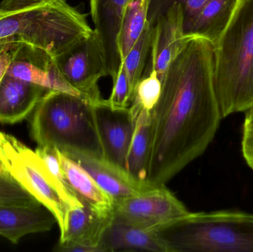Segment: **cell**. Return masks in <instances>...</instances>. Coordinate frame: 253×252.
I'll use <instances>...</instances> for the list:
<instances>
[{
  "instance_id": "6da1fadb",
  "label": "cell",
  "mask_w": 253,
  "mask_h": 252,
  "mask_svg": "<svg viewBox=\"0 0 253 252\" xmlns=\"http://www.w3.org/2000/svg\"><path fill=\"white\" fill-rule=\"evenodd\" d=\"M222 119L214 85L213 45L193 37L170 64L150 111L147 179L165 186L205 153Z\"/></svg>"
},
{
  "instance_id": "7a4b0ae2",
  "label": "cell",
  "mask_w": 253,
  "mask_h": 252,
  "mask_svg": "<svg viewBox=\"0 0 253 252\" xmlns=\"http://www.w3.org/2000/svg\"><path fill=\"white\" fill-rule=\"evenodd\" d=\"M87 16L68 0H2L0 40L31 44L56 58L93 34Z\"/></svg>"
},
{
  "instance_id": "3957f363",
  "label": "cell",
  "mask_w": 253,
  "mask_h": 252,
  "mask_svg": "<svg viewBox=\"0 0 253 252\" xmlns=\"http://www.w3.org/2000/svg\"><path fill=\"white\" fill-rule=\"evenodd\" d=\"M214 85L222 118L253 106V0H238L213 45Z\"/></svg>"
},
{
  "instance_id": "277c9868",
  "label": "cell",
  "mask_w": 253,
  "mask_h": 252,
  "mask_svg": "<svg viewBox=\"0 0 253 252\" xmlns=\"http://www.w3.org/2000/svg\"><path fill=\"white\" fill-rule=\"evenodd\" d=\"M31 133L40 146L105 158L95 106L78 96L56 90L44 93L33 112Z\"/></svg>"
},
{
  "instance_id": "5b68a950",
  "label": "cell",
  "mask_w": 253,
  "mask_h": 252,
  "mask_svg": "<svg viewBox=\"0 0 253 252\" xmlns=\"http://www.w3.org/2000/svg\"><path fill=\"white\" fill-rule=\"evenodd\" d=\"M168 252H253V214L189 213L155 228Z\"/></svg>"
},
{
  "instance_id": "8992f818",
  "label": "cell",
  "mask_w": 253,
  "mask_h": 252,
  "mask_svg": "<svg viewBox=\"0 0 253 252\" xmlns=\"http://www.w3.org/2000/svg\"><path fill=\"white\" fill-rule=\"evenodd\" d=\"M0 159L7 173L54 216L61 233L68 207L79 197L52 176L36 151L1 131Z\"/></svg>"
},
{
  "instance_id": "52a82bcc",
  "label": "cell",
  "mask_w": 253,
  "mask_h": 252,
  "mask_svg": "<svg viewBox=\"0 0 253 252\" xmlns=\"http://www.w3.org/2000/svg\"><path fill=\"white\" fill-rule=\"evenodd\" d=\"M58 68L83 99L98 106L105 103L99 90V79L108 75L106 59L97 34H93L56 58Z\"/></svg>"
},
{
  "instance_id": "ba28073f",
  "label": "cell",
  "mask_w": 253,
  "mask_h": 252,
  "mask_svg": "<svg viewBox=\"0 0 253 252\" xmlns=\"http://www.w3.org/2000/svg\"><path fill=\"white\" fill-rule=\"evenodd\" d=\"M114 202V219L148 229H155L190 213L166 185Z\"/></svg>"
},
{
  "instance_id": "9c48e42d",
  "label": "cell",
  "mask_w": 253,
  "mask_h": 252,
  "mask_svg": "<svg viewBox=\"0 0 253 252\" xmlns=\"http://www.w3.org/2000/svg\"><path fill=\"white\" fill-rule=\"evenodd\" d=\"M6 74L48 90L63 92L83 99L62 75L56 58L31 44L20 43L18 45Z\"/></svg>"
},
{
  "instance_id": "30bf717a",
  "label": "cell",
  "mask_w": 253,
  "mask_h": 252,
  "mask_svg": "<svg viewBox=\"0 0 253 252\" xmlns=\"http://www.w3.org/2000/svg\"><path fill=\"white\" fill-rule=\"evenodd\" d=\"M193 37L196 36L184 33V12L180 4H173L158 18L153 25L150 70L157 72L161 81L170 64Z\"/></svg>"
},
{
  "instance_id": "8fae6325",
  "label": "cell",
  "mask_w": 253,
  "mask_h": 252,
  "mask_svg": "<svg viewBox=\"0 0 253 252\" xmlns=\"http://www.w3.org/2000/svg\"><path fill=\"white\" fill-rule=\"evenodd\" d=\"M95 115L105 158L126 169V156L132 139L135 117L129 108L112 109L107 100L95 106Z\"/></svg>"
},
{
  "instance_id": "7c38bea8",
  "label": "cell",
  "mask_w": 253,
  "mask_h": 252,
  "mask_svg": "<svg viewBox=\"0 0 253 252\" xmlns=\"http://www.w3.org/2000/svg\"><path fill=\"white\" fill-rule=\"evenodd\" d=\"M75 160L114 201L140 195L157 186L134 177L126 169L108 161L83 154L66 155Z\"/></svg>"
},
{
  "instance_id": "4fadbf2b",
  "label": "cell",
  "mask_w": 253,
  "mask_h": 252,
  "mask_svg": "<svg viewBox=\"0 0 253 252\" xmlns=\"http://www.w3.org/2000/svg\"><path fill=\"white\" fill-rule=\"evenodd\" d=\"M131 0H90L94 30L102 43L108 75L117 77L120 66L118 36L126 6Z\"/></svg>"
},
{
  "instance_id": "5bb4252c",
  "label": "cell",
  "mask_w": 253,
  "mask_h": 252,
  "mask_svg": "<svg viewBox=\"0 0 253 252\" xmlns=\"http://www.w3.org/2000/svg\"><path fill=\"white\" fill-rule=\"evenodd\" d=\"M114 216L99 213L79 198L69 206L64 230L60 233L59 244H83L101 248L102 236L112 221Z\"/></svg>"
},
{
  "instance_id": "9a60e30c",
  "label": "cell",
  "mask_w": 253,
  "mask_h": 252,
  "mask_svg": "<svg viewBox=\"0 0 253 252\" xmlns=\"http://www.w3.org/2000/svg\"><path fill=\"white\" fill-rule=\"evenodd\" d=\"M56 219L42 204L13 206L0 204V236L17 244L26 235L50 231Z\"/></svg>"
},
{
  "instance_id": "2e32d148",
  "label": "cell",
  "mask_w": 253,
  "mask_h": 252,
  "mask_svg": "<svg viewBox=\"0 0 253 252\" xmlns=\"http://www.w3.org/2000/svg\"><path fill=\"white\" fill-rule=\"evenodd\" d=\"M48 90L5 74L0 81V123L16 124L34 112Z\"/></svg>"
},
{
  "instance_id": "e0dca14e",
  "label": "cell",
  "mask_w": 253,
  "mask_h": 252,
  "mask_svg": "<svg viewBox=\"0 0 253 252\" xmlns=\"http://www.w3.org/2000/svg\"><path fill=\"white\" fill-rule=\"evenodd\" d=\"M100 247L104 252H168L155 229L129 224L114 217L102 236Z\"/></svg>"
},
{
  "instance_id": "ac0fdd59",
  "label": "cell",
  "mask_w": 253,
  "mask_h": 252,
  "mask_svg": "<svg viewBox=\"0 0 253 252\" xmlns=\"http://www.w3.org/2000/svg\"><path fill=\"white\" fill-rule=\"evenodd\" d=\"M62 172L71 190L80 200L99 213L114 216L115 202L75 160L58 149Z\"/></svg>"
},
{
  "instance_id": "d6986e66",
  "label": "cell",
  "mask_w": 253,
  "mask_h": 252,
  "mask_svg": "<svg viewBox=\"0 0 253 252\" xmlns=\"http://www.w3.org/2000/svg\"><path fill=\"white\" fill-rule=\"evenodd\" d=\"M238 0H209L184 33L215 44L227 28Z\"/></svg>"
},
{
  "instance_id": "ffe728a7",
  "label": "cell",
  "mask_w": 253,
  "mask_h": 252,
  "mask_svg": "<svg viewBox=\"0 0 253 252\" xmlns=\"http://www.w3.org/2000/svg\"><path fill=\"white\" fill-rule=\"evenodd\" d=\"M150 111L141 109L135 118L133 133L128 149L126 170L139 180L146 181L151 133Z\"/></svg>"
},
{
  "instance_id": "44dd1931",
  "label": "cell",
  "mask_w": 253,
  "mask_h": 252,
  "mask_svg": "<svg viewBox=\"0 0 253 252\" xmlns=\"http://www.w3.org/2000/svg\"><path fill=\"white\" fill-rule=\"evenodd\" d=\"M149 0H131L126 6L118 36L121 63L145 28Z\"/></svg>"
},
{
  "instance_id": "7402d4cb",
  "label": "cell",
  "mask_w": 253,
  "mask_h": 252,
  "mask_svg": "<svg viewBox=\"0 0 253 252\" xmlns=\"http://www.w3.org/2000/svg\"><path fill=\"white\" fill-rule=\"evenodd\" d=\"M153 31V26L147 22L142 34L123 62V68L129 81L131 100L135 86L143 76L146 60L151 50Z\"/></svg>"
},
{
  "instance_id": "603a6c76",
  "label": "cell",
  "mask_w": 253,
  "mask_h": 252,
  "mask_svg": "<svg viewBox=\"0 0 253 252\" xmlns=\"http://www.w3.org/2000/svg\"><path fill=\"white\" fill-rule=\"evenodd\" d=\"M161 91L162 81L157 72L150 69V72L141 77L135 86L129 108L135 112L141 109L151 111L159 101Z\"/></svg>"
},
{
  "instance_id": "cb8c5ba5",
  "label": "cell",
  "mask_w": 253,
  "mask_h": 252,
  "mask_svg": "<svg viewBox=\"0 0 253 252\" xmlns=\"http://www.w3.org/2000/svg\"><path fill=\"white\" fill-rule=\"evenodd\" d=\"M209 0H149L147 22L153 26L159 16L173 4H178L184 12V30L190 26L196 15Z\"/></svg>"
},
{
  "instance_id": "d4e9b609",
  "label": "cell",
  "mask_w": 253,
  "mask_h": 252,
  "mask_svg": "<svg viewBox=\"0 0 253 252\" xmlns=\"http://www.w3.org/2000/svg\"><path fill=\"white\" fill-rule=\"evenodd\" d=\"M0 204L32 206L40 204L9 173L0 174Z\"/></svg>"
},
{
  "instance_id": "484cf974",
  "label": "cell",
  "mask_w": 253,
  "mask_h": 252,
  "mask_svg": "<svg viewBox=\"0 0 253 252\" xmlns=\"http://www.w3.org/2000/svg\"><path fill=\"white\" fill-rule=\"evenodd\" d=\"M112 92L107 99L108 106L112 109H126L130 105L131 92L129 81L122 62L117 77L113 80Z\"/></svg>"
},
{
  "instance_id": "4316f807",
  "label": "cell",
  "mask_w": 253,
  "mask_h": 252,
  "mask_svg": "<svg viewBox=\"0 0 253 252\" xmlns=\"http://www.w3.org/2000/svg\"><path fill=\"white\" fill-rule=\"evenodd\" d=\"M242 134V155L253 171V106L245 112Z\"/></svg>"
},
{
  "instance_id": "83f0119b",
  "label": "cell",
  "mask_w": 253,
  "mask_h": 252,
  "mask_svg": "<svg viewBox=\"0 0 253 252\" xmlns=\"http://www.w3.org/2000/svg\"><path fill=\"white\" fill-rule=\"evenodd\" d=\"M20 44V42L16 43L10 46L8 48L1 52L0 54V81L2 79L3 77L7 72L9 65L11 63L12 60L14 58L15 51L16 47Z\"/></svg>"
},
{
  "instance_id": "f1b7e54d",
  "label": "cell",
  "mask_w": 253,
  "mask_h": 252,
  "mask_svg": "<svg viewBox=\"0 0 253 252\" xmlns=\"http://www.w3.org/2000/svg\"><path fill=\"white\" fill-rule=\"evenodd\" d=\"M55 251L60 252H103L100 248H98V247L77 244H57Z\"/></svg>"
},
{
  "instance_id": "f546056e",
  "label": "cell",
  "mask_w": 253,
  "mask_h": 252,
  "mask_svg": "<svg viewBox=\"0 0 253 252\" xmlns=\"http://www.w3.org/2000/svg\"><path fill=\"white\" fill-rule=\"evenodd\" d=\"M17 42H19V41H15V40L7 39V38L0 40V54H1V52L4 51V50L8 48L10 46Z\"/></svg>"
},
{
  "instance_id": "4dcf8cb0",
  "label": "cell",
  "mask_w": 253,
  "mask_h": 252,
  "mask_svg": "<svg viewBox=\"0 0 253 252\" xmlns=\"http://www.w3.org/2000/svg\"><path fill=\"white\" fill-rule=\"evenodd\" d=\"M4 173H7V170H6L5 167H4L2 161H1V159H0V174H4Z\"/></svg>"
}]
</instances>
